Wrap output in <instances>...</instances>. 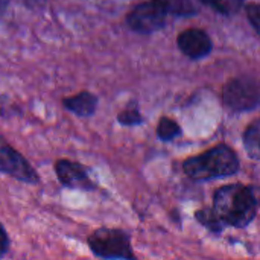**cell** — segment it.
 Here are the masks:
<instances>
[{
	"label": "cell",
	"mask_w": 260,
	"mask_h": 260,
	"mask_svg": "<svg viewBox=\"0 0 260 260\" xmlns=\"http://www.w3.org/2000/svg\"><path fill=\"white\" fill-rule=\"evenodd\" d=\"M195 219H197L209 233H212V235H215V236H219V235L224 232V229H225L224 222L219 219V216L216 215V212H215L212 207H203V209L197 210V212H195Z\"/></svg>",
	"instance_id": "8fae6325"
},
{
	"label": "cell",
	"mask_w": 260,
	"mask_h": 260,
	"mask_svg": "<svg viewBox=\"0 0 260 260\" xmlns=\"http://www.w3.org/2000/svg\"><path fill=\"white\" fill-rule=\"evenodd\" d=\"M87 245L99 259H136L129 232L123 229L99 227L87 236Z\"/></svg>",
	"instance_id": "3957f363"
},
{
	"label": "cell",
	"mask_w": 260,
	"mask_h": 260,
	"mask_svg": "<svg viewBox=\"0 0 260 260\" xmlns=\"http://www.w3.org/2000/svg\"><path fill=\"white\" fill-rule=\"evenodd\" d=\"M245 12H247V18L248 23L251 24L253 30L259 35L260 34V5L253 2V3H245L244 5Z\"/></svg>",
	"instance_id": "2e32d148"
},
{
	"label": "cell",
	"mask_w": 260,
	"mask_h": 260,
	"mask_svg": "<svg viewBox=\"0 0 260 260\" xmlns=\"http://www.w3.org/2000/svg\"><path fill=\"white\" fill-rule=\"evenodd\" d=\"M225 227L247 229L257 216L259 201L256 186L232 183L213 192L212 207Z\"/></svg>",
	"instance_id": "6da1fadb"
},
{
	"label": "cell",
	"mask_w": 260,
	"mask_h": 260,
	"mask_svg": "<svg viewBox=\"0 0 260 260\" xmlns=\"http://www.w3.org/2000/svg\"><path fill=\"white\" fill-rule=\"evenodd\" d=\"M222 102L232 113H250L260 104L259 81L253 76H235L224 84Z\"/></svg>",
	"instance_id": "277c9868"
},
{
	"label": "cell",
	"mask_w": 260,
	"mask_h": 260,
	"mask_svg": "<svg viewBox=\"0 0 260 260\" xmlns=\"http://www.w3.org/2000/svg\"><path fill=\"white\" fill-rule=\"evenodd\" d=\"M242 145L247 152V155L254 160H260V120L254 119L244 131L242 134Z\"/></svg>",
	"instance_id": "30bf717a"
},
{
	"label": "cell",
	"mask_w": 260,
	"mask_h": 260,
	"mask_svg": "<svg viewBox=\"0 0 260 260\" xmlns=\"http://www.w3.org/2000/svg\"><path fill=\"white\" fill-rule=\"evenodd\" d=\"M11 0H0V17L5 14V11L8 9V5H9Z\"/></svg>",
	"instance_id": "ac0fdd59"
},
{
	"label": "cell",
	"mask_w": 260,
	"mask_h": 260,
	"mask_svg": "<svg viewBox=\"0 0 260 260\" xmlns=\"http://www.w3.org/2000/svg\"><path fill=\"white\" fill-rule=\"evenodd\" d=\"M200 2L224 17L236 15L247 3V0H200Z\"/></svg>",
	"instance_id": "4fadbf2b"
},
{
	"label": "cell",
	"mask_w": 260,
	"mask_h": 260,
	"mask_svg": "<svg viewBox=\"0 0 260 260\" xmlns=\"http://www.w3.org/2000/svg\"><path fill=\"white\" fill-rule=\"evenodd\" d=\"M169 11L165 0H143L125 17L126 26L140 35H151L168 24Z\"/></svg>",
	"instance_id": "5b68a950"
},
{
	"label": "cell",
	"mask_w": 260,
	"mask_h": 260,
	"mask_svg": "<svg viewBox=\"0 0 260 260\" xmlns=\"http://www.w3.org/2000/svg\"><path fill=\"white\" fill-rule=\"evenodd\" d=\"M0 174L27 184H38L40 175L29 160L0 134Z\"/></svg>",
	"instance_id": "8992f818"
},
{
	"label": "cell",
	"mask_w": 260,
	"mask_h": 260,
	"mask_svg": "<svg viewBox=\"0 0 260 260\" xmlns=\"http://www.w3.org/2000/svg\"><path fill=\"white\" fill-rule=\"evenodd\" d=\"M53 169L61 186L67 189L82 192L98 190V184L90 177V168L79 161H73L70 158H59L55 161Z\"/></svg>",
	"instance_id": "52a82bcc"
},
{
	"label": "cell",
	"mask_w": 260,
	"mask_h": 260,
	"mask_svg": "<svg viewBox=\"0 0 260 260\" xmlns=\"http://www.w3.org/2000/svg\"><path fill=\"white\" fill-rule=\"evenodd\" d=\"M169 15L175 17H192L198 14V8L192 0H165Z\"/></svg>",
	"instance_id": "5bb4252c"
},
{
	"label": "cell",
	"mask_w": 260,
	"mask_h": 260,
	"mask_svg": "<svg viewBox=\"0 0 260 260\" xmlns=\"http://www.w3.org/2000/svg\"><path fill=\"white\" fill-rule=\"evenodd\" d=\"M9 245H11V239L9 235L6 232V229L0 224V259L5 257L9 251Z\"/></svg>",
	"instance_id": "e0dca14e"
},
{
	"label": "cell",
	"mask_w": 260,
	"mask_h": 260,
	"mask_svg": "<svg viewBox=\"0 0 260 260\" xmlns=\"http://www.w3.org/2000/svg\"><path fill=\"white\" fill-rule=\"evenodd\" d=\"M98 105L99 98L88 90H82L73 96H67L62 99V107L78 117H91L96 113Z\"/></svg>",
	"instance_id": "9c48e42d"
},
{
	"label": "cell",
	"mask_w": 260,
	"mask_h": 260,
	"mask_svg": "<svg viewBox=\"0 0 260 260\" xmlns=\"http://www.w3.org/2000/svg\"><path fill=\"white\" fill-rule=\"evenodd\" d=\"M143 122H145L143 114L140 113V108L134 101L131 102L129 107H126L117 114V123H120L122 126H137L142 125Z\"/></svg>",
	"instance_id": "9a60e30c"
},
{
	"label": "cell",
	"mask_w": 260,
	"mask_h": 260,
	"mask_svg": "<svg viewBox=\"0 0 260 260\" xmlns=\"http://www.w3.org/2000/svg\"><path fill=\"white\" fill-rule=\"evenodd\" d=\"M177 47L189 59L198 61L212 53L213 41L212 37L207 34V30L200 27H189L178 34Z\"/></svg>",
	"instance_id": "ba28073f"
},
{
	"label": "cell",
	"mask_w": 260,
	"mask_h": 260,
	"mask_svg": "<svg viewBox=\"0 0 260 260\" xmlns=\"http://www.w3.org/2000/svg\"><path fill=\"white\" fill-rule=\"evenodd\" d=\"M155 134H157L158 140H161V142H172L183 134V129L175 119L163 116V117H160V120L157 123Z\"/></svg>",
	"instance_id": "7c38bea8"
},
{
	"label": "cell",
	"mask_w": 260,
	"mask_h": 260,
	"mask_svg": "<svg viewBox=\"0 0 260 260\" xmlns=\"http://www.w3.org/2000/svg\"><path fill=\"white\" fill-rule=\"evenodd\" d=\"M241 171L238 152L227 143H219L203 154L192 155L183 161V172L193 181H212L229 178Z\"/></svg>",
	"instance_id": "7a4b0ae2"
}]
</instances>
